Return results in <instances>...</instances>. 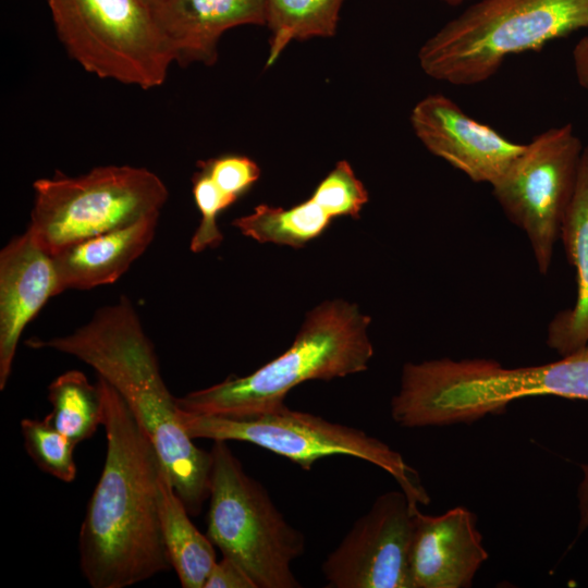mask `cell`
<instances>
[{"label":"cell","instance_id":"1","mask_svg":"<svg viewBox=\"0 0 588 588\" xmlns=\"http://www.w3.org/2000/svg\"><path fill=\"white\" fill-rule=\"evenodd\" d=\"M96 384L107 452L79 530V568L93 588H125L172 567L158 506L162 463L120 393L100 376Z\"/></svg>","mask_w":588,"mask_h":588},{"label":"cell","instance_id":"2","mask_svg":"<svg viewBox=\"0 0 588 588\" xmlns=\"http://www.w3.org/2000/svg\"><path fill=\"white\" fill-rule=\"evenodd\" d=\"M26 344L71 355L105 378L149 437L189 515L199 514L209 498L211 453L196 446L180 424L176 397L161 377L154 346L127 297L100 308L72 333Z\"/></svg>","mask_w":588,"mask_h":588},{"label":"cell","instance_id":"3","mask_svg":"<svg viewBox=\"0 0 588 588\" xmlns=\"http://www.w3.org/2000/svg\"><path fill=\"white\" fill-rule=\"evenodd\" d=\"M542 395L588 401V347L515 368L487 358L406 363L390 409L403 428L443 427L470 424L514 401Z\"/></svg>","mask_w":588,"mask_h":588},{"label":"cell","instance_id":"4","mask_svg":"<svg viewBox=\"0 0 588 588\" xmlns=\"http://www.w3.org/2000/svg\"><path fill=\"white\" fill-rule=\"evenodd\" d=\"M370 317L345 301L326 302L306 317L293 344L254 372L176 399L197 415L241 418L277 409L296 385L362 372L373 356Z\"/></svg>","mask_w":588,"mask_h":588},{"label":"cell","instance_id":"5","mask_svg":"<svg viewBox=\"0 0 588 588\" xmlns=\"http://www.w3.org/2000/svg\"><path fill=\"white\" fill-rule=\"evenodd\" d=\"M588 27V0H479L449 21L420 48L431 78L456 86L492 77L515 53Z\"/></svg>","mask_w":588,"mask_h":588},{"label":"cell","instance_id":"6","mask_svg":"<svg viewBox=\"0 0 588 588\" xmlns=\"http://www.w3.org/2000/svg\"><path fill=\"white\" fill-rule=\"evenodd\" d=\"M207 537L240 564L257 588H298L292 563L305 537L244 469L226 441H213Z\"/></svg>","mask_w":588,"mask_h":588},{"label":"cell","instance_id":"7","mask_svg":"<svg viewBox=\"0 0 588 588\" xmlns=\"http://www.w3.org/2000/svg\"><path fill=\"white\" fill-rule=\"evenodd\" d=\"M27 231L50 255L82 240L160 212L169 192L145 168L97 167L78 176L56 173L33 184Z\"/></svg>","mask_w":588,"mask_h":588},{"label":"cell","instance_id":"8","mask_svg":"<svg viewBox=\"0 0 588 588\" xmlns=\"http://www.w3.org/2000/svg\"><path fill=\"white\" fill-rule=\"evenodd\" d=\"M177 418L192 439L248 442L286 457L305 470L327 456L356 457L391 475L414 509L430 502L417 470L389 444L358 428L286 405L241 418L197 415L179 407Z\"/></svg>","mask_w":588,"mask_h":588},{"label":"cell","instance_id":"9","mask_svg":"<svg viewBox=\"0 0 588 588\" xmlns=\"http://www.w3.org/2000/svg\"><path fill=\"white\" fill-rule=\"evenodd\" d=\"M57 36L86 72L140 89L161 86L174 63L144 0H46Z\"/></svg>","mask_w":588,"mask_h":588},{"label":"cell","instance_id":"10","mask_svg":"<svg viewBox=\"0 0 588 588\" xmlns=\"http://www.w3.org/2000/svg\"><path fill=\"white\" fill-rule=\"evenodd\" d=\"M584 147L572 125L551 127L525 144L491 185L506 217L522 229L546 274L572 201Z\"/></svg>","mask_w":588,"mask_h":588},{"label":"cell","instance_id":"11","mask_svg":"<svg viewBox=\"0 0 588 588\" xmlns=\"http://www.w3.org/2000/svg\"><path fill=\"white\" fill-rule=\"evenodd\" d=\"M418 510L401 489L379 495L322 563L327 587L413 588L411 546Z\"/></svg>","mask_w":588,"mask_h":588},{"label":"cell","instance_id":"12","mask_svg":"<svg viewBox=\"0 0 588 588\" xmlns=\"http://www.w3.org/2000/svg\"><path fill=\"white\" fill-rule=\"evenodd\" d=\"M411 124L432 155L476 183L492 185L525 147L467 115L441 94L418 101L412 110Z\"/></svg>","mask_w":588,"mask_h":588},{"label":"cell","instance_id":"13","mask_svg":"<svg viewBox=\"0 0 588 588\" xmlns=\"http://www.w3.org/2000/svg\"><path fill=\"white\" fill-rule=\"evenodd\" d=\"M477 516L464 506L414 516L411 546L413 588H468L488 560Z\"/></svg>","mask_w":588,"mask_h":588},{"label":"cell","instance_id":"14","mask_svg":"<svg viewBox=\"0 0 588 588\" xmlns=\"http://www.w3.org/2000/svg\"><path fill=\"white\" fill-rule=\"evenodd\" d=\"M60 293L53 256L27 230L1 249L0 390L7 387L24 329Z\"/></svg>","mask_w":588,"mask_h":588},{"label":"cell","instance_id":"15","mask_svg":"<svg viewBox=\"0 0 588 588\" xmlns=\"http://www.w3.org/2000/svg\"><path fill=\"white\" fill-rule=\"evenodd\" d=\"M152 13L174 62L212 65L218 42L229 29L266 25L265 0H162Z\"/></svg>","mask_w":588,"mask_h":588},{"label":"cell","instance_id":"16","mask_svg":"<svg viewBox=\"0 0 588 588\" xmlns=\"http://www.w3.org/2000/svg\"><path fill=\"white\" fill-rule=\"evenodd\" d=\"M160 212L74 243L53 255L59 289L89 290L119 280L152 242Z\"/></svg>","mask_w":588,"mask_h":588},{"label":"cell","instance_id":"17","mask_svg":"<svg viewBox=\"0 0 588 588\" xmlns=\"http://www.w3.org/2000/svg\"><path fill=\"white\" fill-rule=\"evenodd\" d=\"M560 238L576 271L577 295L574 306L556 314L549 323L547 344L565 356L588 347V146L580 157L575 192Z\"/></svg>","mask_w":588,"mask_h":588},{"label":"cell","instance_id":"18","mask_svg":"<svg viewBox=\"0 0 588 588\" xmlns=\"http://www.w3.org/2000/svg\"><path fill=\"white\" fill-rule=\"evenodd\" d=\"M158 506L164 546L183 588H204L216 564L213 543L189 519L163 465L158 475Z\"/></svg>","mask_w":588,"mask_h":588},{"label":"cell","instance_id":"19","mask_svg":"<svg viewBox=\"0 0 588 588\" xmlns=\"http://www.w3.org/2000/svg\"><path fill=\"white\" fill-rule=\"evenodd\" d=\"M334 217L314 197L290 208L261 204L249 215L235 219L238 231L259 243L303 247L320 236Z\"/></svg>","mask_w":588,"mask_h":588},{"label":"cell","instance_id":"20","mask_svg":"<svg viewBox=\"0 0 588 588\" xmlns=\"http://www.w3.org/2000/svg\"><path fill=\"white\" fill-rule=\"evenodd\" d=\"M344 0H265L270 29L267 66H271L293 40L335 34Z\"/></svg>","mask_w":588,"mask_h":588},{"label":"cell","instance_id":"21","mask_svg":"<svg viewBox=\"0 0 588 588\" xmlns=\"http://www.w3.org/2000/svg\"><path fill=\"white\" fill-rule=\"evenodd\" d=\"M52 412L46 417L74 444L94 436L102 425V402L97 384L79 370L58 376L48 387Z\"/></svg>","mask_w":588,"mask_h":588},{"label":"cell","instance_id":"22","mask_svg":"<svg viewBox=\"0 0 588 588\" xmlns=\"http://www.w3.org/2000/svg\"><path fill=\"white\" fill-rule=\"evenodd\" d=\"M21 432L24 448L38 468L64 482L76 478V444L58 431L47 417L22 419Z\"/></svg>","mask_w":588,"mask_h":588},{"label":"cell","instance_id":"23","mask_svg":"<svg viewBox=\"0 0 588 588\" xmlns=\"http://www.w3.org/2000/svg\"><path fill=\"white\" fill-rule=\"evenodd\" d=\"M193 197L200 213V223L192 236L189 248L200 253L215 248L223 240L218 226V216L232 206L236 199L222 191L203 170L193 176Z\"/></svg>","mask_w":588,"mask_h":588},{"label":"cell","instance_id":"24","mask_svg":"<svg viewBox=\"0 0 588 588\" xmlns=\"http://www.w3.org/2000/svg\"><path fill=\"white\" fill-rule=\"evenodd\" d=\"M314 196L334 218H357L368 192L345 160L340 161L314 189Z\"/></svg>","mask_w":588,"mask_h":588},{"label":"cell","instance_id":"25","mask_svg":"<svg viewBox=\"0 0 588 588\" xmlns=\"http://www.w3.org/2000/svg\"><path fill=\"white\" fill-rule=\"evenodd\" d=\"M197 168L236 200L246 194L260 176V169L254 160L234 154L199 161Z\"/></svg>","mask_w":588,"mask_h":588},{"label":"cell","instance_id":"26","mask_svg":"<svg viewBox=\"0 0 588 588\" xmlns=\"http://www.w3.org/2000/svg\"><path fill=\"white\" fill-rule=\"evenodd\" d=\"M204 588H257L245 569L223 555L210 571Z\"/></svg>","mask_w":588,"mask_h":588},{"label":"cell","instance_id":"27","mask_svg":"<svg viewBox=\"0 0 588 588\" xmlns=\"http://www.w3.org/2000/svg\"><path fill=\"white\" fill-rule=\"evenodd\" d=\"M573 61L579 85L588 89V35L574 47Z\"/></svg>","mask_w":588,"mask_h":588},{"label":"cell","instance_id":"28","mask_svg":"<svg viewBox=\"0 0 588 588\" xmlns=\"http://www.w3.org/2000/svg\"><path fill=\"white\" fill-rule=\"evenodd\" d=\"M581 480L577 489L578 500V535L588 528V464H581Z\"/></svg>","mask_w":588,"mask_h":588},{"label":"cell","instance_id":"29","mask_svg":"<svg viewBox=\"0 0 588 588\" xmlns=\"http://www.w3.org/2000/svg\"><path fill=\"white\" fill-rule=\"evenodd\" d=\"M442 1L445 2L449 5L456 7V5L465 2L466 0H442Z\"/></svg>","mask_w":588,"mask_h":588},{"label":"cell","instance_id":"30","mask_svg":"<svg viewBox=\"0 0 588 588\" xmlns=\"http://www.w3.org/2000/svg\"><path fill=\"white\" fill-rule=\"evenodd\" d=\"M144 1H146L150 5H154V4H156V3H158V2H160L162 0H144Z\"/></svg>","mask_w":588,"mask_h":588}]
</instances>
